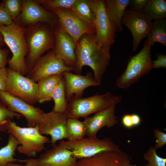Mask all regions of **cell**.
<instances>
[{
    "mask_svg": "<svg viewBox=\"0 0 166 166\" xmlns=\"http://www.w3.org/2000/svg\"><path fill=\"white\" fill-rule=\"evenodd\" d=\"M132 158L125 152L105 151L78 159L74 166H127Z\"/></svg>",
    "mask_w": 166,
    "mask_h": 166,
    "instance_id": "obj_19",
    "label": "cell"
},
{
    "mask_svg": "<svg viewBox=\"0 0 166 166\" xmlns=\"http://www.w3.org/2000/svg\"><path fill=\"white\" fill-rule=\"evenodd\" d=\"M71 9L89 24L94 27L93 15L90 0H77Z\"/></svg>",
    "mask_w": 166,
    "mask_h": 166,
    "instance_id": "obj_28",
    "label": "cell"
},
{
    "mask_svg": "<svg viewBox=\"0 0 166 166\" xmlns=\"http://www.w3.org/2000/svg\"><path fill=\"white\" fill-rule=\"evenodd\" d=\"M7 132L20 144L17 148L18 152L29 157H35L44 149L45 144L50 142L47 137L40 133L37 126L22 127L14 121H11L7 124Z\"/></svg>",
    "mask_w": 166,
    "mask_h": 166,
    "instance_id": "obj_6",
    "label": "cell"
},
{
    "mask_svg": "<svg viewBox=\"0 0 166 166\" xmlns=\"http://www.w3.org/2000/svg\"><path fill=\"white\" fill-rule=\"evenodd\" d=\"M0 102L10 110L21 114L26 120L28 127H35L38 124L42 115L45 112L5 91H0Z\"/></svg>",
    "mask_w": 166,
    "mask_h": 166,
    "instance_id": "obj_15",
    "label": "cell"
},
{
    "mask_svg": "<svg viewBox=\"0 0 166 166\" xmlns=\"http://www.w3.org/2000/svg\"><path fill=\"white\" fill-rule=\"evenodd\" d=\"M67 118L63 113L53 110L44 113L42 115L37 125L38 130L42 135H49L51 139V145H55L59 140L67 138L66 125Z\"/></svg>",
    "mask_w": 166,
    "mask_h": 166,
    "instance_id": "obj_14",
    "label": "cell"
},
{
    "mask_svg": "<svg viewBox=\"0 0 166 166\" xmlns=\"http://www.w3.org/2000/svg\"><path fill=\"white\" fill-rule=\"evenodd\" d=\"M21 114L9 109L0 102V132H7V126L9 122L14 118L20 119Z\"/></svg>",
    "mask_w": 166,
    "mask_h": 166,
    "instance_id": "obj_29",
    "label": "cell"
},
{
    "mask_svg": "<svg viewBox=\"0 0 166 166\" xmlns=\"http://www.w3.org/2000/svg\"><path fill=\"white\" fill-rule=\"evenodd\" d=\"M131 119L132 124L134 127L139 125L141 122L140 117L136 114H131Z\"/></svg>",
    "mask_w": 166,
    "mask_h": 166,
    "instance_id": "obj_41",
    "label": "cell"
},
{
    "mask_svg": "<svg viewBox=\"0 0 166 166\" xmlns=\"http://www.w3.org/2000/svg\"><path fill=\"white\" fill-rule=\"evenodd\" d=\"M148 0H129L128 6L129 9L134 11L142 12Z\"/></svg>",
    "mask_w": 166,
    "mask_h": 166,
    "instance_id": "obj_35",
    "label": "cell"
},
{
    "mask_svg": "<svg viewBox=\"0 0 166 166\" xmlns=\"http://www.w3.org/2000/svg\"><path fill=\"white\" fill-rule=\"evenodd\" d=\"M62 76L66 98L68 102L72 99L82 98L86 88L101 85L90 72H87L85 75H81L66 71L63 73Z\"/></svg>",
    "mask_w": 166,
    "mask_h": 166,
    "instance_id": "obj_17",
    "label": "cell"
},
{
    "mask_svg": "<svg viewBox=\"0 0 166 166\" xmlns=\"http://www.w3.org/2000/svg\"><path fill=\"white\" fill-rule=\"evenodd\" d=\"M93 15L95 36L99 44L110 50L115 41L116 29L107 15L104 0H90Z\"/></svg>",
    "mask_w": 166,
    "mask_h": 166,
    "instance_id": "obj_8",
    "label": "cell"
},
{
    "mask_svg": "<svg viewBox=\"0 0 166 166\" xmlns=\"http://www.w3.org/2000/svg\"><path fill=\"white\" fill-rule=\"evenodd\" d=\"M127 166H137L135 164L133 165V164H128ZM150 166L149 164H147L146 165H143V166Z\"/></svg>",
    "mask_w": 166,
    "mask_h": 166,
    "instance_id": "obj_43",
    "label": "cell"
},
{
    "mask_svg": "<svg viewBox=\"0 0 166 166\" xmlns=\"http://www.w3.org/2000/svg\"><path fill=\"white\" fill-rule=\"evenodd\" d=\"M122 24L126 26L132 36V50L135 51L142 40L148 36L152 21L146 14L126 10L122 20Z\"/></svg>",
    "mask_w": 166,
    "mask_h": 166,
    "instance_id": "obj_13",
    "label": "cell"
},
{
    "mask_svg": "<svg viewBox=\"0 0 166 166\" xmlns=\"http://www.w3.org/2000/svg\"><path fill=\"white\" fill-rule=\"evenodd\" d=\"M18 161L20 162H24L26 163L22 165L11 163L8 164L6 166H34L32 162L31 159H27L25 160H18Z\"/></svg>",
    "mask_w": 166,
    "mask_h": 166,
    "instance_id": "obj_40",
    "label": "cell"
},
{
    "mask_svg": "<svg viewBox=\"0 0 166 166\" xmlns=\"http://www.w3.org/2000/svg\"><path fill=\"white\" fill-rule=\"evenodd\" d=\"M95 34H85L80 38L75 50L77 61L73 71L81 74L83 67L88 66L93 70L95 80L101 84L110 61V50L101 45Z\"/></svg>",
    "mask_w": 166,
    "mask_h": 166,
    "instance_id": "obj_1",
    "label": "cell"
},
{
    "mask_svg": "<svg viewBox=\"0 0 166 166\" xmlns=\"http://www.w3.org/2000/svg\"><path fill=\"white\" fill-rule=\"evenodd\" d=\"M62 77V75H53L37 82L38 102L41 104L52 100L53 93Z\"/></svg>",
    "mask_w": 166,
    "mask_h": 166,
    "instance_id": "obj_22",
    "label": "cell"
},
{
    "mask_svg": "<svg viewBox=\"0 0 166 166\" xmlns=\"http://www.w3.org/2000/svg\"><path fill=\"white\" fill-rule=\"evenodd\" d=\"M116 105H113L85 118L83 121L86 128V136L97 137V132L105 127L111 128L118 123L115 115Z\"/></svg>",
    "mask_w": 166,
    "mask_h": 166,
    "instance_id": "obj_20",
    "label": "cell"
},
{
    "mask_svg": "<svg viewBox=\"0 0 166 166\" xmlns=\"http://www.w3.org/2000/svg\"><path fill=\"white\" fill-rule=\"evenodd\" d=\"M2 1L6 11L13 21L22 11V0H3Z\"/></svg>",
    "mask_w": 166,
    "mask_h": 166,
    "instance_id": "obj_31",
    "label": "cell"
},
{
    "mask_svg": "<svg viewBox=\"0 0 166 166\" xmlns=\"http://www.w3.org/2000/svg\"><path fill=\"white\" fill-rule=\"evenodd\" d=\"M22 11L13 21L16 25L25 28L45 23L55 27L57 24V16L44 8L36 0H22Z\"/></svg>",
    "mask_w": 166,
    "mask_h": 166,
    "instance_id": "obj_10",
    "label": "cell"
},
{
    "mask_svg": "<svg viewBox=\"0 0 166 166\" xmlns=\"http://www.w3.org/2000/svg\"><path fill=\"white\" fill-rule=\"evenodd\" d=\"M66 131L68 140L80 139L86 136V128L83 121L74 118H68L66 125Z\"/></svg>",
    "mask_w": 166,
    "mask_h": 166,
    "instance_id": "obj_26",
    "label": "cell"
},
{
    "mask_svg": "<svg viewBox=\"0 0 166 166\" xmlns=\"http://www.w3.org/2000/svg\"><path fill=\"white\" fill-rule=\"evenodd\" d=\"M122 97L114 95L110 92L102 94L71 100L63 114L68 118H85L113 105L121 101Z\"/></svg>",
    "mask_w": 166,
    "mask_h": 166,
    "instance_id": "obj_4",
    "label": "cell"
},
{
    "mask_svg": "<svg viewBox=\"0 0 166 166\" xmlns=\"http://www.w3.org/2000/svg\"><path fill=\"white\" fill-rule=\"evenodd\" d=\"M52 97L54 102V106L53 110L63 113L67 107L68 102L66 98L63 77L54 89Z\"/></svg>",
    "mask_w": 166,
    "mask_h": 166,
    "instance_id": "obj_27",
    "label": "cell"
},
{
    "mask_svg": "<svg viewBox=\"0 0 166 166\" xmlns=\"http://www.w3.org/2000/svg\"><path fill=\"white\" fill-rule=\"evenodd\" d=\"M25 30V28L14 22L8 26L0 24V32L12 53L11 58L8 59V68L24 76L27 73L25 58L29 51L24 37Z\"/></svg>",
    "mask_w": 166,
    "mask_h": 166,
    "instance_id": "obj_3",
    "label": "cell"
},
{
    "mask_svg": "<svg viewBox=\"0 0 166 166\" xmlns=\"http://www.w3.org/2000/svg\"><path fill=\"white\" fill-rule=\"evenodd\" d=\"M54 28L45 23L25 28L24 37L29 50L25 58L27 73L45 53L53 49L55 42Z\"/></svg>",
    "mask_w": 166,
    "mask_h": 166,
    "instance_id": "obj_2",
    "label": "cell"
},
{
    "mask_svg": "<svg viewBox=\"0 0 166 166\" xmlns=\"http://www.w3.org/2000/svg\"><path fill=\"white\" fill-rule=\"evenodd\" d=\"M144 158L148 162L150 166H166V159L157 155L154 146L149 148L144 154Z\"/></svg>",
    "mask_w": 166,
    "mask_h": 166,
    "instance_id": "obj_32",
    "label": "cell"
},
{
    "mask_svg": "<svg viewBox=\"0 0 166 166\" xmlns=\"http://www.w3.org/2000/svg\"><path fill=\"white\" fill-rule=\"evenodd\" d=\"M41 5L48 10L52 8L70 9L77 0H36Z\"/></svg>",
    "mask_w": 166,
    "mask_h": 166,
    "instance_id": "obj_30",
    "label": "cell"
},
{
    "mask_svg": "<svg viewBox=\"0 0 166 166\" xmlns=\"http://www.w3.org/2000/svg\"><path fill=\"white\" fill-rule=\"evenodd\" d=\"M13 23V20L6 11L2 1L0 3V24L8 26Z\"/></svg>",
    "mask_w": 166,
    "mask_h": 166,
    "instance_id": "obj_34",
    "label": "cell"
},
{
    "mask_svg": "<svg viewBox=\"0 0 166 166\" xmlns=\"http://www.w3.org/2000/svg\"><path fill=\"white\" fill-rule=\"evenodd\" d=\"M5 42L2 35L0 32V45L2 47L5 44Z\"/></svg>",
    "mask_w": 166,
    "mask_h": 166,
    "instance_id": "obj_42",
    "label": "cell"
},
{
    "mask_svg": "<svg viewBox=\"0 0 166 166\" xmlns=\"http://www.w3.org/2000/svg\"><path fill=\"white\" fill-rule=\"evenodd\" d=\"M157 59L152 60V68L158 69L166 68V55L162 53H158L156 54Z\"/></svg>",
    "mask_w": 166,
    "mask_h": 166,
    "instance_id": "obj_36",
    "label": "cell"
},
{
    "mask_svg": "<svg viewBox=\"0 0 166 166\" xmlns=\"http://www.w3.org/2000/svg\"><path fill=\"white\" fill-rule=\"evenodd\" d=\"M0 45V68L5 67L8 63L9 51L7 49H3Z\"/></svg>",
    "mask_w": 166,
    "mask_h": 166,
    "instance_id": "obj_38",
    "label": "cell"
},
{
    "mask_svg": "<svg viewBox=\"0 0 166 166\" xmlns=\"http://www.w3.org/2000/svg\"><path fill=\"white\" fill-rule=\"evenodd\" d=\"M142 12L147 15L152 20H158L166 17L165 0H148Z\"/></svg>",
    "mask_w": 166,
    "mask_h": 166,
    "instance_id": "obj_25",
    "label": "cell"
},
{
    "mask_svg": "<svg viewBox=\"0 0 166 166\" xmlns=\"http://www.w3.org/2000/svg\"><path fill=\"white\" fill-rule=\"evenodd\" d=\"M122 123L125 128H130L133 127L131 119V114L124 115L121 119Z\"/></svg>",
    "mask_w": 166,
    "mask_h": 166,
    "instance_id": "obj_39",
    "label": "cell"
},
{
    "mask_svg": "<svg viewBox=\"0 0 166 166\" xmlns=\"http://www.w3.org/2000/svg\"><path fill=\"white\" fill-rule=\"evenodd\" d=\"M7 77V68H0V91H5Z\"/></svg>",
    "mask_w": 166,
    "mask_h": 166,
    "instance_id": "obj_37",
    "label": "cell"
},
{
    "mask_svg": "<svg viewBox=\"0 0 166 166\" xmlns=\"http://www.w3.org/2000/svg\"><path fill=\"white\" fill-rule=\"evenodd\" d=\"M5 92L31 105L38 102L37 83L8 68Z\"/></svg>",
    "mask_w": 166,
    "mask_h": 166,
    "instance_id": "obj_11",
    "label": "cell"
},
{
    "mask_svg": "<svg viewBox=\"0 0 166 166\" xmlns=\"http://www.w3.org/2000/svg\"><path fill=\"white\" fill-rule=\"evenodd\" d=\"M49 10L57 16V24L64 31L72 38L77 47L83 35L95 34V28L73 9L52 8Z\"/></svg>",
    "mask_w": 166,
    "mask_h": 166,
    "instance_id": "obj_9",
    "label": "cell"
},
{
    "mask_svg": "<svg viewBox=\"0 0 166 166\" xmlns=\"http://www.w3.org/2000/svg\"><path fill=\"white\" fill-rule=\"evenodd\" d=\"M151 48L145 41L141 50L130 56L125 71L116 79V83L118 88L128 89L150 72L153 69Z\"/></svg>",
    "mask_w": 166,
    "mask_h": 166,
    "instance_id": "obj_5",
    "label": "cell"
},
{
    "mask_svg": "<svg viewBox=\"0 0 166 166\" xmlns=\"http://www.w3.org/2000/svg\"><path fill=\"white\" fill-rule=\"evenodd\" d=\"M155 137L156 138V144L154 148L156 150L162 147L166 144V134L160 131L159 129H154L153 131Z\"/></svg>",
    "mask_w": 166,
    "mask_h": 166,
    "instance_id": "obj_33",
    "label": "cell"
},
{
    "mask_svg": "<svg viewBox=\"0 0 166 166\" xmlns=\"http://www.w3.org/2000/svg\"><path fill=\"white\" fill-rule=\"evenodd\" d=\"M129 1V0H104L108 16L117 31L121 32L123 31L122 20Z\"/></svg>",
    "mask_w": 166,
    "mask_h": 166,
    "instance_id": "obj_21",
    "label": "cell"
},
{
    "mask_svg": "<svg viewBox=\"0 0 166 166\" xmlns=\"http://www.w3.org/2000/svg\"><path fill=\"white\" fill-rule=\"evenodd\" d=\"M34 166H74L77 160L61 142L46 150L37 159L31 158Z\"/></svg>",
    "mask_w": 166,
    "mask_h": 166,
    "instance_id": "obj_16",
    "label": "cell"
},
{
    "mask_svg": "<svg viewBox=\"0 0 166 166\" xmlns=\"http://www.w3.org/2000/svg\"><path fill=\"white\" fill-rule=\"evenodd\" d=\"M74 70L73 68L66 66L56 56L52 49L36 61L26 76L37 83L47 77L56 75H62L65 72Z\"/></svg>",
    "mask_w": 166,
    "mask_h": 166,
    "instance_id": "obj_12",
    "label": "cell"
},
{
    "mask_svg": "<svg viewBox=\"0 0 166 166\" xmlns=\"http://www.w3.org/2000/svg\"><path fill=\"white\" fill-rule=\"evenodd\" d=\"M60 142L73 152L77 160L91 157L104 152L122 151L111 139L107 137L99 139L97 137H87Z\"/></svg>",
    "mask_w": 166,
    "mask_h": 166,
    "instance_id": "obj_7",
    "label": "cell"
},
{
    "mask_svg": "<svg viewBox=\"0 0 166 166\" xmlns=\"http://www.w3.org/2000/svg\"><path fill=\"white\" fill-rule=\"evenodd\" d=\"M55 42L53 49L56 56L68 67L74 69L77 63L76 44L72 38L57 23L54 28Z\"/></svg>",
    "mask_w": 166,
    "mask_h": 166,
    "instance_id": "obj_18",
    "label": "cell"
},
{
    "mask_svg": "<svg viewBox=\"0 0 166 166\" xmlns=\"http://www.w3.org/2000/svg\"><path fill=\"white\" fill-rule=\"evenodd\" d=\"M151 46L156 42L166 46V20L164 18L152 22L151 31L145 40Z\"/></svg>",
    "mask_w": 166,
    "mask_h": 166,
    "instance_id": "obj_23",
    "label": "cell"
},
{
    "mask_svg": "<svg viewBox=\"0 0 166 166\" xmlns=\"http://www.w3.org/2000/svg\"><path fill=\"white\" fill-rule=\"evenodd\" d=\"M20 144L12 135L9 134L7 144L0 149V166H6L8 164L18 161L14 158L15 152Z\"/></svg>",
    "mask_w": 166,
    "mask_h": 166,
    "instance_id": "obj_24",
    "label": "cell"
}]
</instances>
